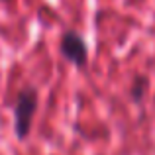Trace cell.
<instances>
[{
    "instance_id": "6da1fadb",
    "label": "cell",
    "mask_w": 155,
    "mask_h": 155,
    "mask_svg": "<svg viewBox=\"0 0 155 155\" xmlns=\"http://www.w3.org/2000/svg\"><path fill=\"white\" fill-rule=\"evenodd\" d=\"M35 110V94L31 91H24L16 106V130L20 136H26L30 130V122Z\"/></svg>"
},
{
    "instance_id": "7a4b0ae2",
    "label": "cell",
    "mask_w": 155,
    "mask_h": 155,
    "mask_svg": "<svg viewBox=\"0 0 155 155\" xmlns=\"http://www.w3.org/2000/svg\"><path fill=\"white\" fill-rule=\"evenodd\" d=\"M61 47H63V53L73 61V63L83 65L84 61H87V47H84L83 39H81L77 34H73V31L65 34L63 45H61Z\"/></svg>"
}]
</instances>
